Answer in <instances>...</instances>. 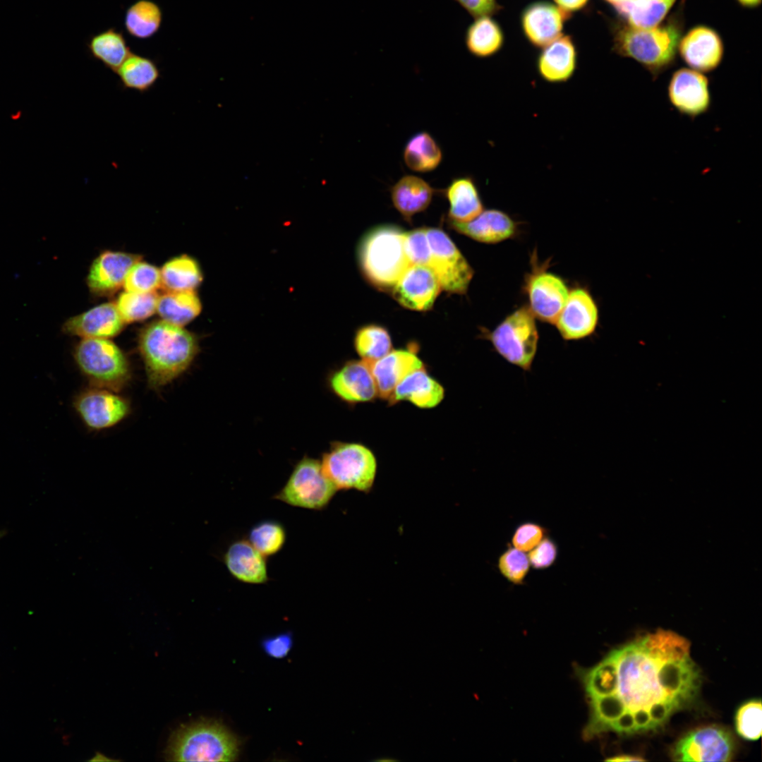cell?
Returning <instances> with one entry per match:
<instances>
[{
    "label": "cell",
    "mask_w": 762,
    "mask_h": 762,
    "mask_svg": "<svg viewBox=\"0 0 762 762\" xmlns=\"http://www.w3.org/2000/svg\"><path fill=\"white\" fill-rule=\"evenodd\" d=\"M607 680L600 696L590 699L583 736L611 731L635 734L663 727L697 697L701 675L691 657L690 643L659 629L611 651L603 659Z\"/></svg>",
    "instance_id": "1"
},
{
    "label": "cell",
    "mask_w": 762,
    "mask_h": 762,
    "mask_svg": "<svg viewBox=\"0 0 762 762\" xmlns=\"http://www.w3.org/2000/svg\"><path fill=\"white\" fill-rule=\"evenodd\" d=\"M147 384L158 389L171 382L191 365L199 351L196 336L164 320L146 325L138 337Z\"/></svg>",
    "instance_id": "2"
},
{
    "label": "cell",
    "mask_w": 762,
    "mask_h": 762,
    "mask_svg": "<svg viewBox=\"0 0 762 762\" xmlns=\"http://www.w3.org/2000/svg\"><path fill=\"white\" fill-rule=\"evenodd\" d=\"M404 234L396 226H378L367 232L359 243L361 270L379 289L392 290L411 265L405 250Z\"/></svg>",
    "instance_id": "3"
},
{
    "label": "cell",
    "mask_w": 762,
    "mask_h": 762,
    "mask_svg": "<svg viewBox=\"0 0 762 762\" xmlns=\"http://www.w3.org/2000/svg\"><path fill=\"white\" fill-rule=\"evenodd\" d=\"M238 739L223 725L201 720L176 730L165 756L175 761H231L238 756Z\"/></svg>",
    "instance_id": "4"
},
{
    "label": "cell",
    "mask_w": 762,
    "mask_h": 762,
    "mask_svg": "<svg viewBox=\"0 0 762 762\" xmlns=\"http://www.w3.org/2000/svg\"><path fill=\"white\" fill-rule=\"evenodd\" d=\"M679 31L673 25L657 28H625L615 37V51L635 59L656 78L674 61Z\"/></svg>",
    "instance_id": "5"
},
{
    "label": "cell",
    "mask_w": 762,
    "mask_h": 762,
    "mask_svg": "<svg viewBox=\"0 0 762 762\" xmlns=\"http://www.w3.org/2000/svg\"><path fill=\"white\" fill-rule=\"evenodd\" d=\"M73 358L92 387L118 392L131 378L126 356L109 339H83L75 346Z\"/></svg>",
    "instance_id": "6"
},
{
    "label": "cell",
    "mask_w": 762,
    "mask_h": 762,
    "mask_svg": "<svg viewBox=\"0 0 762 762\" xmlns=\"http://www.w3.org/2000/svg\"><path fill=\"white\" fill-rule=\"evenodd\" d=\"M321 465L338 490L369 492L377 473V460L370 449L358 442H334L322 454Z\"/></svg>",
    "instance_id": "7"
},
{
    "label": "cell",
    "mask_w": 762,
    "mask_h": 762,
    "mask_svg": "<svg viewBox=\"0 0 762 762\" xmlns=\"http://www.w3.org/2000/svg\"><path fill=\"white\" fill-rule=\"evenodd\" d=\"M495 351L509 363L524 371L531 370L539 334L535 317L524 306L507 316L492 332L484 333Z\"/></svg>",
    "instance_id": "8"
},
{
    "label": "cell",
    "mask_w": 762,
    "mask_h": 762,
    "mask_svg": "<svg viewBox=\"0 0 762 762\" xmlns=\"http://www.w3.org/2000/svg\"><path fill=\"white\" fill-rule=\"evenodd\" d=\"M337 489L325 474L321 462L303 457L273 498L290 506L311 510L327 507Z\"/></svg>",
    "instance_id": "9"
},
{
    "label": "cell",
    "mask_w": 762,
    "mask_h": 762,
    "mask_svg": "<svg viewBox=\"0 0 762 762\" xmlns=\"http://www.w3.org/2000/svg\"><path fill=\"white\" fill-rule=\"evenodd\" d=\"M430 247V267L442 289L464 294L473 276V270L447 234L437 228H426Z\"/></svg>",
    "instance_id": "10"
},
{
    "label": "cell",
    "mask_w": 762,
    "mask_h": 762,
    "mask_svg": "<svg viewBox=\"0 0 762 762\" xmlns=\"http://www.w3.org/2000/svg\"><path fill=\"white\" fill-rule=\"evenodd\" d=\"M734 751L731 734L720 727L709 725L684 735L675 745L672 757L678 761H729Z\"/></svg>",
    "instance_id": "11"
},
{
    "label": "cell",
    "mask_w": 762,
    "mask_h": 762,
    "mask_svg": "<svg viewBox=\"0 0 762 762\" xmlns=\"http://www.w3.org/2000/svg\"><path fill=\"white\" fill-rule=\"evenodd\" d=\"M73 406L85 425L94 430L111 428L130 413L129 401L116 392L92 387L80 392Z\"/></svg>",
    "instance_id": "12"
},
{
    "label": "cell",
    "mask_w": 762,
    "mask_h": 762,
    "mask_svg": "<svg viewBox=\"0 0 762 762\" xmlns=\"http://www.w3.org/2000/svg\"><path fill=\"white\" fill-rule=\"evenodd\" d=\"M667 95L675 109L691 119L707 113L712 104L708 79L688 68H680L672 74L668 83Z\"/></svg>",
    "instance_id": "13"
},
{
    "label": "cell",
    "mask_w": 762,
    "mask_h": 762,
    "mask_svg": "<svg viewBox=\"0 0 762 762\" xmlns=\"http://www.w3.org/2000/svg\"><path fill=\"white\" fill-rule=\"evenodd\" d=\"M525 291L534 316L555 325L569 296L564 282L553 273L536 268L526 277Z\"/></svg>",
    "instance_id": "14"
},
{
    "label": "cell",
    "mask_w": 762,
    "mask_h": 762,
    "mask_svg": "<svg viewBox=\"0 0 762 762\" xmlns=\"http://www.w3.org/2000/svg\"><path fill=\"white\" fill-rule=\"evenodd\" d=\"M442 288L433 270L426 265H411L392 289L394 298L413 310H430Z\"/></svg>",
    "instance_id": "15"
},
{
    "label": "cell",
    "mask_w": 762,
    "mask_h": 762,
    "mask_svg": "<svg viewBox=\"0 0 762 762\" xmlns=\"http://www.w3.org/2000/svg\"><path fill=\"white\" fill-rule=\"evenodd\" d=\"M598 322V309L591 294L584 289L569 292L567 300L555 325L566 341H576L591 336Z\"/></svg>",
    "instance_id": "16"
},
{
    "label": "cell",
    "mask_w": 762,
    "mask_h": 762,
    "mask_svg": "<svg viewBox=\"0 0 762 762\" xmlns=\"http://www.w3.org/2000/svg\"><path fill=\"white\" fill-rule=\"evenodd\" d=\"M329 388L341 400L351 404L369 402L379 397L370 363L351 360L333 371Z\"/></svg>",
    "instance_id": "17"
},
{
    "label": "cell",
    "mask_w": 762,
    "mask_h": 762,
    "mask_svg": "<svg viewBox=\"0 0 762 762\" xmlns=\"http://www.w3.org/2000/svg\"><path fill=\"white\" fill-rule=\"evenodd\" d=\"M378 396L388 401L396 386L412 372L425 367L414 344L406 349L392 350L370 363Z\"/></svg>",
    "instance_id": "18"
},
{
    "label": "cell",
    "mask_w": 762,
    "mask_h": 762,
    "mask_svg": "<svg viewBox=\"0 0 762 762\" xmlns=\"http://www.w3.org/2000/svg\"><path fill=\"white\" fill-rule=\"evenodd\" d=\"M124 324L116 304L106 303L70 318L63 325L62 331L83 339H109L119 334Z\"/></svg>",
    "instance_id": "19"
},
{
    "label": "cell",
    "mask_w": 762,
    "mask_h": 762,
    "mask_svg": "<svg viewBox=\"0 0 762 762\" xmlns=\"http://www.w3.org/2000/svg\"><path fill=\"white\" fill-rule=\"evenodd\" d=\"M140 259L138 255L124 252H103L90 267L87 277L90 289L99 295L114 293L123 285L129 269Z\"/></svg>",
    "instance_id": "20"
},
{
    "label": "cell",
    "mask_w": 762,
    "mask_h": 762,
    "mask_svg": "<svg viewBox=\"0 0 762 762\" xmlns=\"http://www.w3.org/2000/svg\"><path fill=\"white\" fill-rule=\"evenodd\" d=\"M222 560L227 571L238 581L253 585L269 580L266 557L242 538L229 544Z\"/></svg>",
    "instance_id": "21"
},
{
    "label": "cell",
    "mask_w": 762,
    "mask_h": 762,
    "mask_svg": "<svg viewBox=\"0 0 762 762\" xmlns=\"http://www.w3.org/2000/svg\"><path fill=\"white\" fill-rule=\"evenodd\" d=\"M568 11L547 2L528 6L521 16L526 37L536 47H545L560 35Z\"/></svg>",
    "instance_id": "22"
},
{
    "label": "cell",
    "mask_w": 762,
    "mask_h": 762,
    "mask_svg": "<svg viewBox=\"0 0 762 762\" xmlns=\"http://www.w3.org/2000/svg\"><path fill=\"white\" fill-rule=\"evenodd\" d=\"M679 52L684 61L695 70L709 72L720 64L723 47L713 30L698 27L691 30L682 40Z\"/></svg>",
    "instance_id": "23"
},
{
    "label": "cell",
    "mask_w": 762,
    "mask_h": 762,
    "mask_svg": "<svg viewBox=\"0 0 762 762\" xmlns=\"http://www.w3.org/2000/svg\"><path fill=\"white\" fill-rule=\"evenodd\" d=\"M449 224L457 232L485 243H496L510 238L517 229L516 223L509 215L496 209L483 210L467 222L449 221Z\"/></svg>",
    "instance_id": "24"
},
{
    "label": "cell",
    "mask_w": 762,
    "mask_h": 762,
    "mask_svg": "<svg viewBox=\"0 0 762 762\" xmlns=\"http://www.w3.org/2000/svg\"><path fill=\"white\" fill-rule=\"evenodd\" d=\"M445 397L443 386L426 370H416L404 378L394 388L387 401L389 405L407 401L421 409H432Z\"/></svg>",
    "instance_id": "25"
},
{
    "label": "cell",
    "mask_w": 762,
    "mask_h": 762,
    "mask_svg": "<svg viewBox=\"0 0 762 762\" xmlns=\"http://www.w3.org/2000/svg\"><path fill=\"white\" fill-rule=\"evenodd\" d=\"M576 68V52L569 36L560 35L547 44L537 61L540 77L551 83L569 80Z\"/></svg>",
    "instance_id": "26"
},
{
    "label": "cell",
    "mask_w": 762,
    "mask_h": 762,
    "mask_svg": "<svg viewBox=\"0 0 762 762\" xmlns=\"http://www.w3.org/2000/svg\"><path fill=\"white\" fill-rule=\"evenodd\" d=\"M435 190L423 179L414 175L401 176L390 188L393 205L408 222L430 205Z\"/></svg>",
    "instance_id": "27"
},
{
    "label": "cell",
    "mask_w": 762,
    "mask_h": 762,
    "mask_svg": "<svg viewBox=\"0 0 762 762\" xmlns=\"http://www.w3.org/2000/svg\"><path fill=\"white\" fill-rule=\"evenodd\" d=\"M444 193L449 205V221L467 222L483 211L478 188L471 176L454 178Z\"/></svg>",
    "instance_id": "28"
},
{
    "label": "cell",
    "mask_w": 762,
    "mask_h": 762,
    "mask_svg": "<svg viewBox=\"0 0 762 762\" xmlns=\"http://www.w3.org/2000/svg\"><path fill=\"white\" fill-rule=\"evenodd\" d=\"M86 47L92 59L114 73L132 52L123 32L114 27L92 35Z\"/></svg>",
    "instance_id": "29"
},
{
    "label": "cell",
    "mask_w": 762,
    "mask_h": 762,
    "mask_svg": "<svg viewBox=\"0 0 762 762\" xmlns=\"http://www.w3.org/2000/svg\"><path fill=\"white\" fill-rule=\"evenodd\" d=\"M115 74L122 89L141 94L151 90L161 78V71L156 61L133 52Z\"/></svg>",
    "instance_id": "30"
},
{
    "label": "cell",
    "mask_w": 762,
    "mask_h": 762,
    "mask_svg": "<svg viewBox=\"0 0 762 762\" xmlns=\"http://www.w3.org/2000/svg\"><path fill=\"white\" fill-rule=\"evenodd\" d=\"M163 22L161 6L153 0H136L126 9L123 26L138 40H148L159 31Z\"/></svg>",
    "instance_id": "31"
},
{
    "label": "cell",
    "mask_w": 762,
    "mask_h": 762,
    "mask_svg": "<svg viewBox=\"0 0 762 762\" xmlns=\"http://www.w3.org/2000/svg\"><path fill=\"white\" fill-rule=\"evenodd\" d=\"M442 157L440 146L426 131L413 135L407 140L403 150L405 164L411 170L418 173L434 171L441 164Z\"/></svg>",
    "instance_id": "32"
},
{
    "label": "cell",
    "mask_w": 762,
    "mask_h": 762,
    "mask_svg": "<svg viewBox=\"0 0 762 762\" xmlns=\"http://www.w3.org/2000/svg\"><path fill=\"white\" fill-rule=\"evenodd\" d=\"M200 301L194 291H168L159 296L157 310L162 319L183 327L200 313Z\"/></svg>",
    "instance_id": "33"
},
{
    "label": "cell",
    "mask_w": 762,
    "mask_h": 762,
    "mask_svg": "<svg viewBox=\"0 0 762 762\" xmlns=\"http://www.w3.org/2000/svg\"><path fill=\"white\" fill-rule=\"evenodd\" d=\"M160 273L162 286L167 291H194L202 281L198 262L187 255L167 261Z\"/></svg>",
    "instance_id": "34"
},
{
    "label": "cell",
    "mask_w": 762,
    "mask_h": 762,
    "mask_svg": "<svg viewBox=\"0 0 762 762\" xmlns=\"http://www.w3.org/2000/svg\"><path fill=\"white\" fill-rule=\"evenodd\" d=\"M503 43V34L498 24L489 16L476 18L466 29L465 44L474 56L485 58L495 54Z\"/></svg>",
    "instance_id": "35"
},
{
    "label": "cell",
    "mask_w": 762,
    "mask_h": 762,
    "mask_svg": "<svg viewBox=\"0 0 762 762\" xmlns=\"http://www.w3.org/2000/svg\"><path fill=\"white\" fill-rule=\"evenodd\" d=\"M675 0H626L617 11L634 28H651L665 17Z\"/></svg>",
    "instance_id": "36"
},
{
    "label": "cell",
    "mask_w": 762,
    "mask_h": 762,
    "mask_svg": "<svg viewBox=\"0 0 762 762\" xmlns=\"http://www.w3.org/2000/svg\"><path fill=\"white\" fill-rule=\"evenodd\" d=\"M354 348L361 359L372 363L392 350L389 332L377 325H368L359 328L353 340Z\"/></svg>",
    "instance_id": "37"
},
{
    "label": "cell",
    "mask_w": 762,
    "mask_h": 762,
    "mask_svg": "<svg viewBox=\"0 0 762 762\" xmlns=\"http://www.w3.org/2000/svg\"><path fill=\"white\" fill-rule=\"evenodd\" d=\"M247 540L260 553L268 557L283 548L286 533L280 522L272 519L262 520L250 528Z\"/></svg>",
    "instance_id": "38"
},
{
    "label": "cell",
    "mask_w": 762,
    "mask_h": 762,
    "mask_svg": "<svg viewBox=\"0 0 762 762\" xmlns=\"http://www.w3.org/2000/svg\"><path fill=\"white\" fill-rule=\"evenodd\" d=\"M158 298L155 292L135 293L126 291L120 294L116 306L125 323L137 322L155 313Z\"/></svg>",
    "instance_id": "39"
},
{
    "label": "cell",
    "mask_w": 762,
    "mask_h": 762,
    "mask_svg": "<svg viewBox=\"0 0 762 762\" xmlns=\"http://www.w3.org/2000/svg\"><path fill=\"white\" fill-rule=\"evenodd\" d=\"M127 291L155 292L162 286L160 270L155 266L138 260L129 269L123 282Z\"/></svg>",
    "instance_id": "40"
},
{
    "label": "cell",
    "mask_w": 762,
    "mask_h": 762,
    "mask_svg": "<svg viewBox=\"0 0 762 762\" xmlns=\"http://www.w3.org/2000/svg\"><path fill=\"white\" fill-rule=\"evenodd\" d=\"M737 732L742 738L757 740L762 730V706L758 699L745 702L737 710L735 715Z\"/></svg>",
    "instance_id": "41"
},
{
    "label": "cell",
    "mask_w": 762,
    "mask_h": 762,
    "mask_svg": "<svg viewBox=\"0 0 762 762\" xmlns=\"http://www.w3.org/2000/svg\"><path fill=\"white\" fill-rule=\"evenodd\" d=\"M530 566L528 555L514 547L506 549L497 560V568L500 574L514 585L524 584Z\"/></svg>",
    "instance_id": "42"
},
{
    "label": "cell",
    "mask_w": 762,
    "mask_h": 762,
    "mask_svg": "<svg viewBox=\"0 0 762 762\" xmlns=\"http://www.w3.org/2000/svg\"><path fill=\"white\" fill-rule=\"evenodd\" d=\"M404 246L411 265L428 266L430 247L426 236V228H418L405 232Z\"/></svg>",
    "instance_id": "43"
},
{
    "label": "cell",
    "mask_w": 762,
    "mask_h": 762,
    "mask_svg": "<svg viewBox=\"0 0 762 762\" xmlns=\"http://www.w3.org/2000/svg\"><path fill=\"white\" fill-rule=\"evenodd\" d=\"M547 531L544 526L536 522H524L515 528L512 545L519 550L529 552L547 536Z\"/></svg>",
    "instance_id": "44"
},
{
    "label": "cell",
    "mask_w": 762,
    "mask_h": 762,
    "mask_svg": "<svg viewBox=\"0 0 762 762\" xmlns=\"http://www.w3.org/2000/svg\"><path fill=\"white\" fill-rule=\"evenodd\" d=\"M527 555L533 569H545L557 560L558 547L555 541L546 536Z\"/></svg>",
    "instance_id": "45"
},
{
    "label": "cell",
    "mask_w": 762,
    "mask_h": 762,
    "mask_svg": "<svg viewBox=\"0 0 762 762\" xmlns=\"http://www.w3.org/2000/svg\"><path fill=\"white\" fill-rule=\"evenodd\" d=\"M293 646L289 633H283L264 639L262 646L265 653L274 658H282L288 655Z\"/></svg>",
    "instance_id": "46"
},
{
    "label": "cell",
    "mask_w": 762,
    "mask_h": 762,
    "mask_svg": "<svg viewBox=\"0 0 762 762\" xmlns=\"http://www.w3.org/2000/svg\"><path fill=\"white\" fill-rule=\"evenodd\" d=\"M475 18L489 16L497 11L496 0H454Z\"/></svg>",
    "instance_id": "47"
},
{
    "label": "cell",
    "mask_w": 762,
    "mask_h": 762,
    "mask_svg": "<svg viewBox=\"0 0 762 762\" xmlns=\"http://www.w3.org/2000/svg\"><path fill=\"white\" fill-rule=\"evenodd\" d=\"M560 8L567 11H576L583 7L588 0H555Z\"/></svg>",
    "instance_id": "48"
},
{
    "label": "cell",
    "mask_w": 762,
    "mask_h": 762,
    "mask_svg": "<svg viewBox=\"0 0 762 762\" xmlns=\"http://www.w3.org/2000/svg\"><path fill=\"white\" fill-rule=\"evenodd\" d=\"M609 761H643L644 759L640 756L633 755H619L610 758Z\"/></svg>",
    "instance_id": "49"
},
{
    "label": "cell",
    "mask_w": 762,
    "mask_h": 762,
    "mask_svg": "<svg viewBox=\"0 0 762 762\" xmlns=\"http://www.w3.org/2000/svg\"><path fill=\"white\" fill-rule=\"evenodd\" d=\"M739 1L742 4H743L744 6H756L761 2V0H739Z\"/></svg>",
    "instance_id": "50"
},
{
    "label": "cell",
    "mask_w": 762,
    "mask_h": 762,
    "mask_svg": "<svg viewBox=\"0 0 762 762\" xmlns=\"http://www.w3.org/2000/svg\"><path fill=\"white\" fill-rule=\"evenodd\" d=\"M607 1H608L609 2L613 4L615 6H616V5L620 4V3H622V2H623V1H624L626 0H607Z\"/></svg>",
    "instance_id": "51"
},
{
    "label": "cell",
    "mask_w": 762,
    "mask_h": 762,
    "mask_svg": "<svg viewBox=\"0 0 762 762\" xmlns=\"http://www.w3.org/2000/svg\"><path fill=\"white\" fill-rule=\"evenodd\" d=\"M374 761H394V759H391V758H376Z\"/></svg>",
    "instance_id": "52"
},
{
    "label": "cell",
    "mask_w": 762,
    "mask_h": 762,
    "mask_svg": "<svg viewBox=\"0 0 762 762\" xmlns=\"http://www.w3.org/2000/svg\"><path fill=\"white\" fill-rule=\"evenodd\" d=\"M6 533V531H5L4 530L0 531V538H2Z\"/></svg>",
    "instance_id": "53"
}]
</instances>
